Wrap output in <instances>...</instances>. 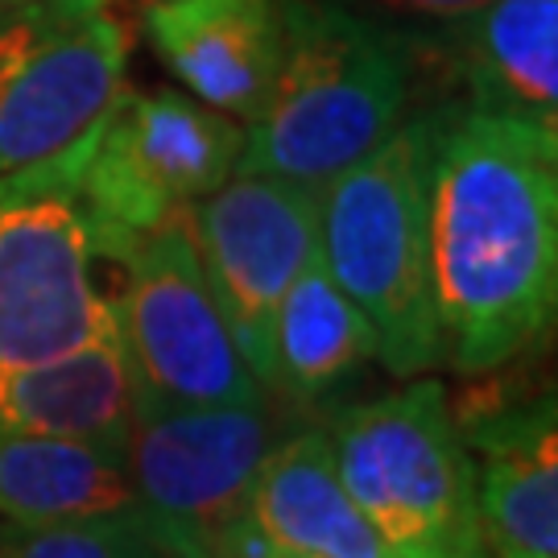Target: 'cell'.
I'll return each mask as SVG.
<instances>
[{"mask_svg":"<svg viewBox=\"0 0 558 558\" xmlns=\"http://www.w3.org/2000/svg\"><path fill=\"white\" fill-rule=\"evenodd\" d=\"M430 302L442 364L500 368L558 306V133L518 117L442 112L430 161Z\"/></svg>","mask_w":558,"mask_h":558,"instance_id":"6da1fadb","label":"cell"},{"mask_svg":"<svg viewBox=\"0 0 558 558\" xmlns=\"http://www.w3.org/2000/svg\"><path fill=\"white\" fill-rule=\"evenodd\" d=\"M410 108L405 41L323 0H286V46L260 112L244 124L236 174L323 191L377 149Z\"/></svg>","mask_w":558,"mask_h":558,"instance_id":"7a4b0ae2","label":"cell"},{"mask_svg":"<svg viewBox=\"0 0 558 558\" xmlns=\"http://www.w3.org/2000/svg\"><path fill=\"white\" fill-rule=\"evenodd\" d=\"M442 112L405 117L319 191V260L356 302L393 377L442 364L430 302V161Z\"/></svg>","mask_w":558,"mask_h":558,"instance_id":"3957f363","label":"cell"},{"mask_svg":"<svg viewBox=\"0 0 558 558\" xmlns=\"http://www.w3.org/2000/svg\"><path fill=\"white\" fill-rule=\"evenodd\" d=\"M327 439L348 497L398 558H488L476 468L442 380H410L339 414Z\"/></svg>","mask_w":558,"mask_h":558,"instance_id":"277c9868","label":"cell"},{"mask_svg":"<svg viewBox=\"0 0 558 558\" xmlns=\"http://www.w3.org/2000/svg\"><path fill=\"white\" fill-rule=\"evenodd\" d=\"M265 405L133 410L124 472L158 558H281L253 518Z\"/></svg>","mask_w":558,"mask_h":558,"instance_id":"5b68a950","label":"cell"},{"mask_svg":"<svg viewBox=\"0 0 558 558\" xmlns=\"http://www.w3.org/2000/svg\"><path fill=\"white\" fill-rule=\"evenodd\" d=\"M96 124L54 158L0 174V373L80 352L117 331L80 211Z\"/></svg>","mask_w":558,"mask_h":558,"instance_id":"8992f818","label":"cell"},{"mask_svg":"<svg viewBox=\"0 0 558 558\" xmlns=\"http://www.w3.org/2000/svg\"><path fill=\"white\" fill-rule=\"evenodd\" d=\"M108 260L120 265L108 302L133 380V410L260 405L265 385L216 306L191 236V211L124 240Z\"/></svg>","mask_w":558,"mask_h":558,"instance_id":"52a82bcc","label":"cell"},{"mask_svg":"<svg viewBox=\"0 0 558 558\" xmlns=\"http://www.w3.org/2000/svg\"><path fill=\"white\" fill-rule=\"evenodd\" d=\"M244 124L195 96L120 87L80 174L92 253L108 257L124 240L191 211L236 174Z\"/></svg>","mask_w":558,"mask_h":558,"instance_id":"ba28073f","label":"cell"},{"mask_svg":"<svg viewBox=\"0 0 558 558\" xmlns=\"http://www.w3.org/2000/svg\"><path fill=\"white\" fill-rule=\"evenodd\" d=\"M133 25L112 0H38L0 17V174L62 154L124 87Z\"/></svg>","mask_w":558,"mask_h":558,"instance_id":"9c48e42d","label":"cell"},{"mask_svg":"<svg viewBox=\"0 0 558 558\" xmlns=\"http://www.w3.org/2000/svg\"><path fill=\"white\" fill-rule=\"evenodd\" d=\"M191 236L240 356L269 385L278 306L319 257V191L269 174H232L191 207Z\"/></svg>","mask_w":558,"mask_h":558,"instance_id":"30bf717a","label":"cell"},{"mask_svg":"<svg viewBox=\"0 0 558 558\" xmlns=\"http://www.w3.org/2000/svg\"><path fill=\"white\" fill-rule=\"evenodd\" d=\"M145 38L195 100L248 124L278 75L286 0H154Z\"/></svg>","mask_w":558,"mask_h":558,"instance_id":"8fae6325","label":"cell"},{"mask_svg":"<svg viewBox=\"0 0 558 558\" xmlns=\"http://www.w3.org/2000/svg\"><path fill=\"white\" fill-rule=\"evenodd\" d=\"M459 435L476 451V513L488 558H558L555 398L484 410Z\"/></svg>","mask_w":558,"mask_h":558,"instance_id":"7c38bea8","label":"cell"},{"mask_svg":"<svg viewBox=\"0 0 558 558\" xmlns=\"http://www.w3.org/2000/svg\"><path fill=\"white\" fill-rule=\"evenodd\" d=\"M253 518L281 558H398L348 497L327 430L269 447L253 484Z\"/></svg>","mask_w":558,"mask_h":558,"instance_id":"4fadbf2b","label":"cell"},{"mask_svg":"<svg viewBox=\"0 0 558 558\" xmlns=\"http://www.w3.org/2000/svg\"><path fill=\"white\" fill-rule=\"evenodd\" d=\"M456 62L472 112L558 133V0H488L459 17Z\"/></svg>","mask_w":558,"mask_h":558,"instance_id":"5bb4252c","label":"cell"},{"mask_svg":"<svg viewBox=\"0 0 558 558\" xmlns=\"http://www.w3.org/2000/svg\"><path fill=\"white\" fill-rule=\"evenodd\" d=\"M133 426V380L117 331L46 364L0 373V430L96 442L124 456Z\"/></svg>","mask_w":558,"mask_h":558,"instance_id":"9a60e30c","label":"cell"},{"mask_svg":"<svg viewBox=\"0 0 558 558\" xmlns=\"http://www.w3.org/2000/svg\"><path fill=\"white\" fill-rule=\"evenodd\" d=\"M117 513H133V484L120 451L0 430V521L46 525Z\"/></svg>","mask_w":558,"mask_h":558,"instance_id":"2e32d148","label":"cell"},{"mask_svg":"<svg viewBox=\"0 0 558 558\" xmlns=\"http://www.w3.org/2000/svg\"><path fill=\"white\" fill-rule=\"evenodd\" d=\"M368 360H377L373 327L315 257L278 306L269 385L286 389L294 401H319Z\"/></svg>","mask_w":558,"mask_h":558,"instance_id":"e0dca14e","label":"cell"},{"mask_svg":"<svg viewBox=\"0 0 558 558\" xmlns=\"http://www.w3.org/2000/svg\"><path fill=\"white\" fill-rule=\"evenodd\" d=\"M0 558H158L137 509L117 518L46 521L17 525L0 521Z\"/></svg>","mask_w":558,"mask_h":558,"instance_id":"ac0fdd59","label":"cell"},{"mask_svg":"<svg viewBox=\"0 0 558 558\" xmlns=\"http://www.w3.org/2000/svg\"><path fill=\"white\" fill-rule=\"evenodd\" d=\"M385 13H398V17H422V21H459L468 13L484 9L488 0H373Z\"/></svg>","mask_w":558,"mask_h":558,"instance_id":"d6986e66","label":"cell"},{"mask_svg":"<svg viewBox=\"0 0 558 558\" xmlns=\"http://www.w3.org/2000/svg\"><path fill=\"white\" fill-rule=\"evenodd\" d=\"M25 4H38V0H0V17L13 13V9H25Z\"/></svg>","mask_w":558,"mask_h":558,"instance_id":"ffe728a7","label":"cell"}]
</instances>
